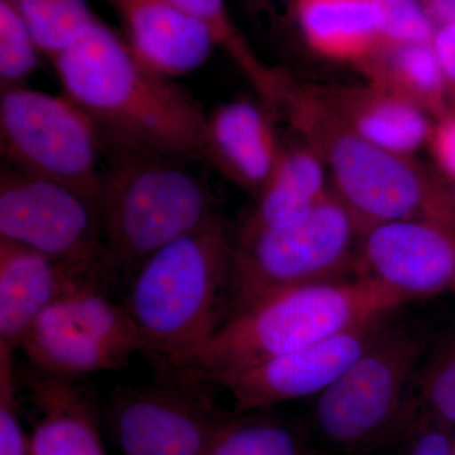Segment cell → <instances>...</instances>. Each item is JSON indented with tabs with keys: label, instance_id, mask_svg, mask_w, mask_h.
<instances>
[{
	"label": "cell",
	"instance_id": "obj_10",
	"mask_svg": "<svg viewBox=\"0 0 455 455\" xmlns=\"http://www.w3.org/2000/svg\"><path fill=\"white\" fill-rule=\"evenodd\" d=\"M106 291L97 283L77 281L47 307L18 348L33 368L79 379L119 370L137 353H147L123 304Z\"/></svg>",
	"mask_w": 455,
	"mask_h": 455
},
{
	"label": "cell",
	"instance_id": "obj_18",
	"mask_svg": "<svg viewBox=\"0 0 455 455\" xmlns=\"http://www.w3.org/2000/svg\"><path fill=\"white\" fill-rule=\"evenodd\" d=\"M316 88L350 130L386 151L412 157L429 140V114L372 84Z\"/></svg>",
	"mask_w": 455,
	"mask_h": 455
},
{
	"label": "cell",
	"instance_id": "obj_20",
	"mask_svg": "<svg viewBox=\"0 0 455 455\" xmlns=\"http://www.w3.org/2000/svg\"><path fill=\"white\" fill-rule=\"evenodd\" d=\"M292 5L302 37L317 56L358 68L381 44L373 0H295Z\"/></svg>",
	"mask_w": 455,
	"mask_h": 455
},
{
	"label": "cell",
	"instance_id": "obj_19",
	"mask_svg": "<svg viewBox=\"0 0 455 455\" xmlns=\"http://www.w3.org/2000/svg\"><path fill=\"white\" fill-rule=\"evenodd\" d=\"M326 173L320 156L304 140L281 146L274 171L239 232L281 229L309 218L331 191Z\"/></svg>",
	"mask_w": 455,
	"mask_h": 455
},
{
	"label": "cell",
	"instance_id": "obj_23",
	"mask_svg": "<svg viewBox=\"0 0 455 455\" xmlns=\"http://www.w3.org/2000/svg\"><path fill=\"white\" fill-rule=\"evenodd\" d=\"M262 412L228 418L206 455H307L295 427Z\"/></svg>",
	"mask_w": 455,
	"mask_h": 455
},
{
	"label": "cell",
	"instance_id": "obj_16",
	"mask_svg": "<svg viewBox=\"0 0 455 455\" xmlns=\"http://www.w3.org/2000/svg\"><path fill=\"white\" fill-rule=\"evenodd\" d=\"M26 383L37 411L29 435L31 455H107L97 409L76 379L33 368Z\"/></svg>",
	"mask_w": 455,
	"mask_h": 455
},
{
	"label": "cell",
	"instance_id": "obj_35",
	"mask_svg": "<svg viewBox=\"0 0 455 455\" xmlns=\"http://www.w3.org/2000/svg\"><path fill=\"white\" fill-rule=\"evenodd\" d=\"M453 290H454V291H455V283H454V284H453Z\"/></svg>",
	"mask_w": 455,
	"mask_h": 455
},
{
	"label": "cell",
	"instance_id": "obj_33",
	"mask_svg": "<svg viewBox=\"0 0 455 455\" xmlns=\"http://www.w3.org/2000/svg\"><path fill=\"white\" fill-rule=\"evenodd\" d=\"M451 455H455V435L453 439V448H451Z\"/></svg>",
	"mask_w": 455,
	"mask_h": 455
},
{
	"label": "cell",
	"instance_id": "obj_15",
	"mask_svg": "<svg viewBox=\"0 0 455 455\" xmlns=\"http://www.w3.org/2000/svg\"><path fill=\"white\" fill-rule=\"evenodd\" d=\"M262 101L233 100L206 114L202 157L236 187L259 196L280 155L271 112Z\"/></svg>",
	"mask_w": 455,
	"mask_h": 455
},
{
	"label": "cell",
	"instance_id": "obj_26",
	"mask_svg": "<svg viewBox=\"0 0 455 455\" xmlns=\"http://www.w3.org/2000/svg\"><path fill=\"white\" fill-rule=\"evenodd\" d=\"M37 44L12 0H0V80L4 86L22 85L38 68Z\"/></svg>",
	"mask_w": 455,
	"mask_h": 455
},
{
	"label": "cell",
	"instance_id": "obj_4",
	"mask_svg": "<svg viewBox=\"0 0 455 455\" xmlns=\"http://www.w3.org/2000/svg\"><path fill=\"white\" fill-rule=\"evenodd\" d=\"M184 161L107 145L98 212L114 274L125 286L164 245L220 220L211 188Z\"/></svg>",
	"mask_w": 455,
	"mask_h": 455
},
{
	"label": "cell",
	"instance_id": "obj_7",
	"mask_svg": "<svg viewBox=\"0 0 455 455\" xmlns=\"http://www.w3.org/2000/svg\"><path fill=\"white\" fill-rule=\"evenodd\" d=\"M0 148L13 169L61 182L98 202L106 139L64 92L53 95L23 85L2 88Z\"/></svg>",
	"mask_w": 455,
	"mask_h": 455
},
{
	"label": "cell",
	"instance_id": "obj_8",
	"mask_svg": "<svg viewBox=\"0 0 455 455\" xmlns=\"http://www.w3.org/2000/svg\"><path fill=\"white\" fill-rule=\"evenodd\" d=\"M427 348L411 326L383 325L370 346L317 396L314 419L331 444L359 448L383 435L403 414Z\"/></svg>",
	"mask_w": 455,
	"mask_h": 455
},
{
	"label": "cell",
	"instance_id": "obj_31",
	"mask_svg": "<svg viewBox=\"0 0 455 455\" xmlns=\"http://www.w3.org/2000/svg\"><path fill=\"white\" fill-rule=\"evenodd\" d=\"M451 430L421 419L409 455H451L454 436Z\"/></svg>",
	"mask_w": 455,
	"mask_h": 455
},
{
	"label": "cell",
	"instance_id": "obj_2",
	"mask_svg": "<svg viewBox=\"0 0 455 455\" xmlns=\"http://www.w3.org/2000/svg\"><path fill=\"white\" fill-rule=\"evenodd\" d=\"M403 304L396 293L358 275L292 287L228 317L199 348L161 367L218 385L266 359L385 319Z\"/></svg>",
	"mask_w": 455,
	"mask_h": 455
},
{
	"label": "cell",
	"instance_id": "obj_25",
	"mask_svg": "<svg viewBox=\"0 0 455 455\" xmlns=\"http://www.w3.org/2000/svg\"><path fill=\"white\" fill-rule=\"evenodd\" d=\"M416 406L421 419L455 427V331L438 344L416 373Z\"/></svg>",
	"mask_w": 455,
	"mask_h": 455
},
{
	"label": "cell",
	"instance_id": "obj_34",
	"mask_svg": "<svg viewBox=\"0 0 455 455\" xmlns=\"http://www.w3.org/2000/svg\"><path fill=\"white\" fill-rule=\"evenodd\" d=\"M451 188H453V190H454V193H455V181L454 182H451Z\"/></svg>",
	"mask_w": 455,
	"mask_h": 455
},
{
	"label": "cell",
	"instance_id": "obj_27",
	"mask_svg": "<svg viewBox=\"0 0 455 455\" xmlns=\"http://www.w3.org/2000/svg\"><path fill=\"white\" fill-rule=\"evenodd\" d=\"M373 12L381 44L433 42L436 27L424 0H373Z\"/></svg>",
	"mask_w": 455,
	"mask_h": 455
},
{
	"label": "cell",
	"instance_id": "obj_17",
	"mask_svg": "<svg viewBox=\"0 0 455 455\" xmlns=\"http://www.w3.org/2000/svg\"><path fill=\"white\" fill-rule=\"evenodd\" d=\"M77 281L86 280L31 248L0 239V347L20 348L38 317Z\"/></svg>",
	"mask_w": 455,
	"mask_h": 455
},
{
	"label": "cell",
	"instance_id": "obj_32",
	"mask_svg": "<svg viewBox=\"0 0 455 455\" xmlns=\"http://www.w3.org/2000/svg\"><path fill=\"white\" fill-rule=\"evenodd\" d=\"M269 2L290 3V4H293V2H295V0H269Z\"/></svg>",
	"mask_w": 455,
	"mask_h": 455
},
{
	"label": "cell",
	"instance_id": "obj_21",
	"mask_svg": "<svg viewBox=\"0 0 455 455\" xmlns=\"http://www.w3.org/2000/svg\"><path fill=\"white\" fill-rule=\"evenodd\" d=\"M359 71L368 83L414 104L434 121L447 116L444 80L433 44H379Z\"/></svg>",
	"mask_w": 455,
	"mask_h": 455
},
{
	"label": "cell",
	"instance_id": "obj_5",
	"mask_svg": "<svg viewBox=\"0 0 455 455\" xmlns=\"http://www.w3.org/2000/svg\"><path fill=\"white\" fill-rule=\"evenodd\" d=\"M232 251L220 218L164 245L134 272L123 307L160 364L199 348L226 322Z\"/></svg>",
	"mask_w": 455,
	"mask_h": 455
},
{
	"label": "cell",
	"instance_id": "obj_30",
	"mask_svg": "<svg viewBox=\"0 0 455 455\" xmlns=\"http://www.w3.org/2000/svg\"><path fill=\"white\" fill-rule=\"evenodd\" d=\"M431 44L444 80L448 114L455 116V20L436 27Z\"/></svg>",
	"mask_w": 455,
	"mask_h": 455
},
{
	"label": "cell",
	"instance_id": "obj_11",
	"mask_svg": "<svg viewBox=\"0 0 455 455\" xmlns=\"http://www.w3.org/2000/svg\"><path fill=\"white\" fill-rule=\"evenodd\" d=\"M161 381L121 388L108 409V424L124 455H206L227 416L205 383L164 370Z\"/></svg>",
	"mask_w": 455,
	"mask_h": 455
},
{
	"label": "cell",
	"instance_id": "obj_9",
	"mask_svg": "<svg viewBox=\"0 0 455 455\" xmlns=\"http://www.w3.org/2000/svg\"><path fill=\"white\" fill-rule=\"evenodd\" d=\"M0 239L31 248L106 289L116 283L98 204L61 182L13 167L3 170Z\"/></svg>",
	"mask_w": 455,
	"mask_h": 455
},
{
	"label": "cell",
	"instance_id": "obj_3",
	"mask_svg": "<svg viewBox=\"0 0 455 455\" xmlns=\"http://www.w3.org/2000/svg\"><path fill=\"white\" fill-rule=\"evenodd\" d=\"M278 109L316 152L362 233L401 220L455 228V193L447 180L414 157L392 154L350 130L316 86L290 79Z\"/></svg>",
	"mask_w": 455,
	"mask_h": 455
},
{
	"label": "cell",
	"instance_id": "obj_1",
	"mask_svg": "<svg viewBox=\"0 0 455 455\" xmlns=\"http://www.w3.org/2000/svg\"><path fill=\"white\" fill-rule=\"evenodd\" d=\"M51 62L62 92L94 121L107 145L202 157L206 113L199 101L143 65L100 20Z\"/></svg>",
	"mask_w": 455,
	"mask_h": 455
},
{
	"label": "cell",
	"instance_id": "obj_28",
	"mask_svg": "<svg viewBox=\"0 0 455 455\" xmlns=\"http://www.w3.org/2000/svg\"><path fill=\"white\" fill-rule=\"evenodd\" d=\"M16 350L0 347V455H31L17 401Z\"/></svg>",
	"mask_w": 455,
	"mask_h": 455
},
{
	"label": "cell",
	"instance_id": "obj_14",
	"mask_svg": "<svg viewBox=\"0 0 455 455\" xmlns=\"http://www.w3.org/2000/svg\"><path fill=\"white\" fill-rule=\"evenodd\" d=\"M137 59L169 79L202 68L217 46L205 23L167 0H109Z\"/></svg>",
	"mask_w": 455,
	"mask_h": 455
},
{
	"label": "cell",
	"instance_id": "obj_6",
	"mask_svg": "<svg viewBox=\"0 0 455 455\" xmlns=\"http://www.w3.org/2000/svg\"><path fill=\"white\" fill-rule=\"evenodd\" d=\"M361 235L331 188L296 226L238 232L232 241L227 319L274 293L355 275Z\"/></svg>",
	"mask_w": 455,
	"mask_h": 455
},
{
	"label": "cell",
	"instance_id": "obj_24",
	"mask_svg": "<svg viewBox=\"0 0 455 455\" xmlns=\"http://www.w3.org/2000/svg\"><path fill=\"white\" fill-rule=\"evenodd\" d=\"M42 55L51 60L97 22L86 0H12Z\"/></svg>",
	"mask_w": 455,
	"mask_h": 455
},
{
	"label": "cell",
	"instance_id": "obj_29",
	"mask_svg": "<svg viewBox=\"0 0 455 455\" xmlns=\"http://www.w3.org/2000/svg\"><path fill=\"white\" fill-rule=\"evenodd\" d=\"M427 146L434 163L449 184L455 181V116L448 114L434 121Z\"/></svg>",
	"mask_w": 455,
	"mask_h": 455
},
{
	"label": "cell",
	"instance_id": "obj_22",
	"mask_svg": "<svg viewBox=\"0 0 455 455\" xmlns=\"http://www.w3.org/2000/svg\"><path fill=\"white\" fill-rule=\"evenodd\" d=\"M185 13L202 20L211 28L217 46L235 62L252 85L259 100L266 107L275 109L283 97L287 75L269 68L239 32L226 5V0H167Z\"/></svg>",
	"mask_w": 455,
	"mask_h": 455
},
{
	"label": "cell",
	"instance_id": "obj_13",
	"mask_svg": "<svg viewBox=\"0 0 455 455\" xmlns=\"http://www.w3.org/2000/svg\"><path fill=\"white\" fill-rule=\"evenodd\" d=\"M383 325L385 319L377 320L266 359L218 385L232 395L235 415L266 411L289 401L319 396L363 353Z\"/></svg>",
	"mask_w": 455,
	"mask_h": 455
},
{
	"label": "cell",
	"instance_id": "obj_12",
	"mask_svg": "<svg viewBox=\"0 0 455 455\" xmlns=\"http://www.w3.org/2000/svg\"><path fill=\"white\" fill-rule=\"evenodd\" d=\"M355 275L376 281L406 302L434 298L455 283V228L401 220L368 228Z\"/></svg>",
	"mask_w": 455,
	"mask_h": 455
}]
</instances>
